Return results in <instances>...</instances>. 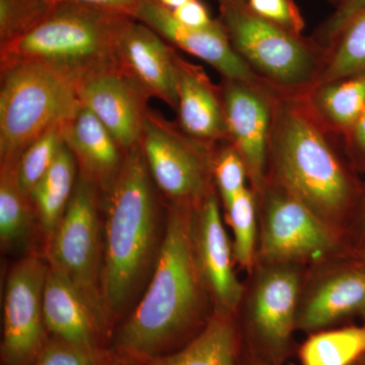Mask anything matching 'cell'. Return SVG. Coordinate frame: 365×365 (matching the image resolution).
Masks as SVG:
<instances>
[{"label":"cell","mask_w":365,"mask_h":365,"mask_svg":"<svg viewBox=\"0 0 365 365\" xmlns=\"http://www.w3.org/2000/svg\"><path fill=\"white\" fill-rule=\"evenodd\" d=\"M64 1L81 2V4L123 11L133 18L134 11L140 6L143 0H50L53 6Z\"/></svg>","instance_id":"d590c367"},{"label":"cell","mask_w":365,"mask_h":365,"mask_svg":"<svg viewBox=\"0 0 365 365\" xmlns=\"http://www.w3.org/2000/svg\"><path fill=\"white\" fill-rule=\"evenodd\" d=\"M261 255L270 264L318 260L336 248L333 228L284 189L266 187Z\"/></svg>","instance_id":"30bf717a"},{"label":"cell","mask_w":365,"mask_h":365,"mask_svg":"<svg viewBox=\"0 0 365 365\" xmlns=\"http://www.w3.org/2000/svg\"><path fill=\"white\" fill-rule=\"evenodd\" d=\"M63 137L76 158L78 176L95 185L104 195L116 181L126 153L105 125L83 106L64 125Z\"/></svg>","instance_id":"ac0fdd59"},{"label":"cell","mask_w":365,"mask_h":365,"mask_svg":"<svg viewBox=\"0 0 365 365\" xmlns=\"http://www.w3.org/2000/svg\"><path fill=\"white\" fill-rule=\"evenodd\" d=\"M162 6L167 7L170 11L178 9V7L182 6V4H187V2L191 1V0H158Z\"/></svg>","instance_id":"74e56055"},{"label":"cell","mask_w":365,"mask_h":365,"mask_svg":"<svg viewBox=\"0 0 365 365\" xmlns=\"http://www.w3.org/2000/svg\"><path fill=\"white\" fill-rule=\"evenodd\" d=\"M345 139L353 158L365 167V109Z\"/></svg>","instance_id":"e575fe53"},{"label":"cell","mask_w":365,"mask_h":365,"mask_svg":"<svg viewBox=\"0 0 365 365\" xmlns=\"http://www.w3.org/2000/svg\"><path fill=\"white\" fill-rule=\"evenodd\" d=\"M132 364H133V365H150L148 364H146V362H143V364H141V362H132Z\"/></svg>","instance_id":"7bdbcfd3"},{"label":"cell","mask_w":365,"mask_h":365,"mask_svg":"<svg viewBox=\"0 0 365 365\" xmlns=\"http://www.w3.org/2000/svg\"><path fill=\"white\" fill-rule=\"evenodd\" d=\"M52 7L50 0H0V46L30 32Z\"/></svg>","instance_id":"f1b7e54d"},{"label":"cell","mask_w":365,"mask_h":365,"mask_svg":"<svg viewBox=\"0 0 365 365\" xmlns=\"http://www.w3.org/2000/svg\"><path fill=\"white\" fill-rule=\"evenodd\" d=\"M178 119L181 130L213 148L228 139L222 88H217L201 66L178 55Z\"/></svg>","instance_id":"e0dca14e"},{"label":"cell","mask_w":365,"mask_h":365,"mask_svg":"<svg viewBox=\"0 0 365 365\" xmlns=\"http://www.w3.org/2000/svg\"><path fill=\"white\" fill-rule=\"evenodd\" d=\"M134 20L123 11L59 2L30 32L0 46V69L40 64L78 86L96 74L119 71L118 45Z\"/></svg>","instance_id":"277c9868"},{"label":"cell","mask_w":365,"mask_h":365,"mask_svg":"<svg viewBox=\"0 0 365 365\" xmlns=\"http://www.w3.org/2000/svg\"><path fill=\"white\" fill-rule=\"evenodd\" d=\"M49 265L36 255L9 270L4 302V365H33L47 341L43 297Z\"/></svg>","instance_id":"9c48e42d"},{"label":"cell","mask_w":365,"mask_h":365,"mask_svg":"<svg viewBox=\"0 0 365 365\" xmlns=\"http://www.w3.org/2000/svg\"><path fill=\"white\" fill-rule=\"evenodd\" d=\"M242 365H272L268 364V362L263 361V360L257 359L251 354H247L246 359H245L244 364Z\"/></svg>","instance_id":"ab89813d"},{"label":"cell","mask_w":365,"mask_h":365,"mask_svg":"<svg viewBox=\"0 0 365 365\" xmlns=\"http://www.w3.org/2000/svg\"><path fill=\"white\" fill-rule=\"evenodd\" d=\"M353 255H354V262L353 263L365 268V235L360 240L359 244L357 245L356 248L353 252Z\"/></svg>","instance_id":"8d00e7d4"},{"label":"cell","mask_w":365,"mask_h":365,"mask_svg":"<svg viewBox=\"0 0 365 365\" xmlns=\"http://www.w3.org/2000/svg\"><path fill=\"white\" fill-rule=\"evenodd\" d=\"M172 14L180 24L190 28H205L213 21L207 9L199 0H191L172 11Z\"/></svg>","instance_id":"836d02e7"},{"label":"cell","mask_w":365,"mask_h":365,"mask_svg":"<svg viewBox=\"0 0 365 365\" xmlns=\"http://www.w3.org/2000/svg\"><path fill=\"white\" fill-rule=\"evenodd\" d=\"M112 356L101 348L81 347L53 338L46 343L33 365H103Z\"/></svg>","instance_id":"4dcf8cb0"},{"label":"cell","mask_w":365,"mask_h":365,"mask_svg":"<svg viewBox=\"0 0 365 365\" xmlns=\"http://www.w3.org/2000/svg\"><path fill=\"white\" fill-rule=\"evenodd\" d=\"M239 336L230 314L216 313L189 342L150 365H239Z\"/></svg>","instance_id":"7402d4cb"},{"label":"cell","mask_w":365,"mask_h":365,"mask_svg":"<svg viewBox=\"0 0 365 365\" xmlns=\"http://www.w3.org/2000/svg\"><path fill=\"white\" fill-rule=\"evenodd\" d=\"M271 265L261 274L252 297L248 353L268 364L281 365L297 328L300 278L292 264Z\"/></svg>","instance_id":"8fae6325"},{"label":"cell","mask_w":365,"mask_h":365,"mask_svg":"<svg viewBox=\"0 0 365 365\" xmlns=\"http://www.w3.org/2000/svg\"><path fill=\"white\" fill-rule=\"evenodd\" d=\"M102 193L78 176L63 216L47 237L46 261L78 290L95 314L103 336L109 333L101 290L103 260Z\"/></svg>","instance_id":"52a82bcc"},{"label":"cell","mask_w":365,"mask_h":365,"mask_svg":"<svg viewBox=\"0 0 365 365\" xmlns=\"http://www.w3.org/2000/svg\"><path fill=\"white\" fill-rule=\"evenodd\" d=\"M212 174L225 207L246 187L248 169L244 158L232 143L215 151Z\"/></svg>","instance_id":"f546056e"},{"label":"cell","mask_w":365,"mask_h":365,"mask_svg":"<svg viewBox=\"0 0 365 365\" xmlns=\"http://www.w3.org/2000/svg\"><path fill=\"white\" fill-rule=\"evenodd\" d=\"M360 225H361V237L365 235V193L362 197L361 207H360Z\"/></svg>","instance_id":"60d3db41"},{"label":"cell","mask_w":365,"mask_h":365,"mask_svg":"<svg viewBox=\"0 0 365 365\" xmlns=\"http://www.w3.org/2000/svg\"><path fill=\"white\" fill-rule=\"evenodd\" d=\"M78 95L125 153L140 143L148 98L124 74L111 71L91 76L79 83Z\"/></svg>","instance_id":"9a60e30c"},{"label":"cell","mask_w":365,"mask_h":365,"mask_svg":"<svg viewBox=\"0 0 365 365\" xmlns=\"http://www.w3.org/2000/svg\"><path fill=\"white\" fill-rule=\"evenodd\" d=\"M63 127H56L31 144L16 162V177L24 192L31 196L36 185L56 160L60 150L66 144Z\"/></svg>","instance_id":"4316f807"},{"label":"cell","mask_w":365,"mask_h":365,"mask_svg":"<svg viewBox=\"0 0 365 365\" xmlns=\"http://www.w3.org/2000/svg\"><path fill=\"white\" fill-rule=\"evenodd\" d=\"M269 158L281 188L332 227L354 205L359 187L302 96L276 91Z\"/></svg>","instance_id":"3957f363"},{"label":"cell","mask_w":365,"mask_h":365,"mask_svg":"<svg viewBox=\"0 0 365 365\" xmlns=\"http://www.w3.org/2000/svg\"><path fill=\"white\" fill-rule=\"evenodd\" d=\"M364 314H365V312H364Z\"/></svg>","instance_id":"f6af8a7d"},{"label":"cell","mask_w":365,"mask_h":365,"mask_svg":"<svg viewBox=\"0 0 365 365\" xmlns=\"http://www.w3.org/2000/svg\"><path fill=\"white\" fill-rule=\"evenodd\" d=\"M359 312H365V268L353 263L316 288L297 316V327L316 332Z\"/></svg>","instance_id":"ffe728a7"},{"label":"cell","mask_w":365,"mask_h":365,"mask_svg":"<svg viewBox=\"0 0 365 365\" xmlns=\"http://www.w3.org/2000/svg\"><path fill=\"white\" fill-rule=\"evenodd\" d=\"M133 18L150 26L168 42L203 60L225 79L266 85L235 51L220 20L205 28H190L180 24L172 11L158 0H143L134 11Z\"/></svg>","instance_id":"4fadbf2b"},{"label":"cell","mask_w":365,"mask_h":365,"mask_svg":"<svg viewBox=\"0 0 365 365\" xmlns=\"http://www.w3.org/2000/svg\"><path fill=\"white\" fill-rule=\"evenodd\" d=\"M340 1H341V0H338V4H339Z\"/></svg>","instance_id":"ee69618b"},{"label":"cell","mask_w":365,"mask_h":365,"mask_svg":"<svg viewBox=\"0 0 365 365\" xmlns=\"http://www.w3.org/2000/svg\"><path fill=\"white\" fill-rule=\"evenodd\" d=\"M155 189L138 143L102 195L101 290L110 327L128 311L157 261L162 241Z\"/></svg>","instance_id":"7a4b0ae2"},{"label":"cell","mask_w":365,"mask_h":365,"mask_svg":"<svg viewBox=\"0 0 365 365\" xmlns=\"http://www.w3.org/2000/svg\"><path fill=\"white\" fill-rule=\"evenodd\" d=\"M155 188L172 205L197 208L210 192L215 150L148 109L140 139Z\"/></svg>","instance_id":"ba28073f"},{"label":"cell","mask_w":365,"mask_h":365,"mask_svg":"<svg viewBox=\"0 0 365 365\" xmlns=\"http://www.w3.org/2000/svg\"><path fill=\"white\" fill-rule=\"evenodd\" d=\"M225 209L234 230L235 259L242 267L251 269L256 242V209L251 190H242Z\"/></svg>","instance_id":"83f0119b"},{"label":"cell","mask_w":365,"mask_h":365,"mask_svg":"<svg viewBox=\"0 0 365 365\" xmlns=\"http://www.w3.org/2000/svg\"><path fill=\"white\" fill-rule=\"evenodd\" d=\"M78 178L76 158L64 144L51 168L31 193L38 222L47 237L66 212Z\"/></svg>","instance_id":"cb8c5ba5"},{"label":"cell","mask_w":365,"mask_h":365,"mask_svg":"<svg viewBox=\"0 0 365 365\" xmlns=\"http://www.w3.org/2000/svg\"><path fill=\"white\" fill-rule=\"evenodd\" d=\"M326 54L314 86L365 74V9L343 26Z\"/></svg>","instance_id":"d4e9b609"},{"label":"cell","mask_w":365,"mask_h":365,"mask_svg":"<svg viewBox=\"0 0 365 365\" xmlns=\"http://www.w3.org/2000/svg\"><path fill=\"white\" fill-rule=\"evenodd\" d=\"M250 9L264 20L295 35L302 34L304 20L294 0H247Z\"/></svg>","instance_id":"1f68e13d"},{"label":"cell","mask_w":365,"mask_h":365,"mask_svg":"<svg viewBox=\"0 0 365 365\" xmlns=\"http://www.w3.org/2000/svg\"><path fill=\"white\" fill-rule=\"evenodd\" d=\"M195 209L170 204L150 283L115 341L129 361L169 354L201 322L207 288L197 260Z\"/></svg>","instance_id":"6da1fadb"},{"label":"cell","mask_w":365,"mask_h":365,"mask_svg":"<svg viewBox=\"0 0 365 365\" xmlns=\"http://www.w3.org/2000/svg\"><path fill=\"white\" fill-rule=\"evenodd\" d=\"M43 309L46 329L56 339L96 349L102 332L95 314L78 290L49 268L44 288Z\"/></svg>","instance_id":"d6986e66"},{"label":"cell","mask_w":365,"mask_h":365,"mask_svg":"<svg viewBox=\"0 0 365 365\" xmlns=\"http://www.w3.org/2000/svg\"><path fill=\"white\" fill-rule=\"evenodd\" d=\"M276 91L264 83L225 79L222 88L228 140L244 158L258 192L265 188L266 165Z\"/></svg>","instance_id":"7c38bea8"},{"label":"cell","mask_w":365,"mask_h":365,"mask_svg":"<svg viewBox=\"0 0 365 365\" xmlns=\"http://www.w3.org/2000/svg\"><path fill=\"white\" fill-rule=\"evenodd\" d=\"M300 96L324 128L346 136L365 109V74L314 86Z\"/></svg>","instance_id":"44dd1931"},{"label":"cell","mask_w":365,"mask_h":365,"mask_svg":"<svg viewBox=\"0 0 365 365\" xmlns=\"http://www.w3.org/2000/svg\"><path fill=\"white\" fill-rule=\"evenodd\" d=\"M365 9V0H341L335 11L317 30L314 42L327 52L339 35L343 26L361 9Z\"/></svg>","instance_id":"d6a6232c"},{"label":"cell","mask_w":365,"mask_h":365,"mask_svg":"<svg viewBox=\"0 0 365 365\" xmlns=\"http://www.w3.org/2000/svg\"><path fill=\"white\" fill-rule=\"evenodd\" d=\"M194 237L199 268L215 299L216 313L230 316L241 302L242 287L232 267V250L215 191L195 209Z\"/></svg>","instance_id":"2e32d148"},{"label":"cell","mask_w":365,"mask_h":365,"mask_svg":"<svg viewBox=\"0 0 365 365\" xmlns=\"http://www.w3.org/2000/svg\"><path fill=\"white\" fill-rule=\"evenodd\" d=\"M220 21L235 51L271 88L302 95L318 78L325 57L316 43L264 20L247 0H218Z\"/></svg>","instance_id":"5b68a950"},{"label":"cell","mask_w":365,"mask_h":365,"mask_svg":"<svg viewBox=\"0 0 365 365\" xmlns=\"http://www.w3.org/2000/svg\"><path fill=\"white\" fill-rule=\"evenodd\" d=\"M299 354L302 365H353L365 354V326L313 334Z\"/></svg>","instance_id":"484cf974"},{"label":"cell","mask_w":365,"mask_h":365,"mask_svg":"<svg viewBox=\"0 0 365 365\" xmlns=\"http://www.w3.org/2000/svg\"><path fill=\"white\" fill-rule=\"evenodd\" d=\"M16 162L0 163V242L6 252L26 249L38 222L32 197L19 184Z\"/></svg>","instance_id":"603a6c76"},{"label":"cell","mask_w":365,"mask_h":365,"mask_svg":"<svg viewBox=\"0 0 365 365\" xmlns=\"http://www.w3.org/2000/svg\"><path fill=\"white\" fill-rule=\"evenodd\" d=\"M353 365H365V354L364 356L360 357V359Z\"/></svg>","instance_id":"b9f144b4"},{"label":"cell","mask_w":365,"mask_h":365,"mask_svg":"<svg viewBox=\"0 0 365 365\" xmlns=\"http://www.w3.org/2000/svg\"><path fill=\"white\" fill-rule=\"evenodd\" d=\"M0 162L18 160L33 143L64 126L81 108L78 86L36 63L0 69Z\"/></svg>","instance_id":"8992f818"},{"label":"cell","mask_w":365,"mask_h":365,"mask_svg":"<svg viewBox=\"0 0 365 365\" xmlns=\"http://www.w3.org/2000/svg\"><path fill=\"white\" fill-rule=\"evenodd\" d=\"M150 26L134 20L117 49L118 69L148 98L177 109L178 54Z\"/></svg>","instance_id":"5bb4252c"},{"label":"cell","mask_w":365,"mask_h":365,"mask_svg":"<svg viewBox=\"0 0 365 365\" xmlns=\"http://www.w3.org/2000/svg\"><path fill=\"white\" fill-rule=\"evenodd\" d=\"M129 362H130L129 360L123 359V357L120 356V355H116V356L112 355L103 365H130Z\"/></svg>","instance_id":"f35d334b"}]
</instances>
